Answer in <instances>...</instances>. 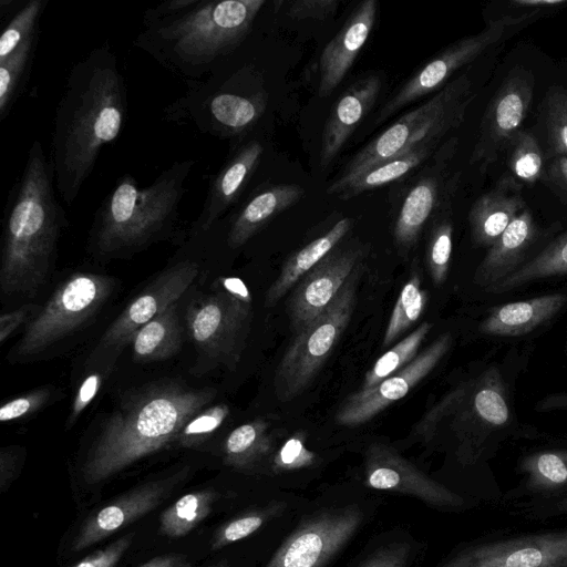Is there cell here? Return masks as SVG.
Here are the masks:
<instances>
[{"label": "cell", "instance_id": "1", "mask_svg": "<svg viewBox=\"0 0 567 567\" xmlns=\"http://www.w3.org/2000/svg\"><path fill=\"white\" fill-rule=\"evenodd\" d=\"M127 110L125 78L105 41L71 68L55 109L50 162L65 205L74 203L103 148L121 135Z\"/></svg>", "mask_w": 567, "mask_h": 567}, {"label": "cell", "instance_id": "2", "mask_svg": "<svg viewBox=\"0 0 567 567\" xmlns=\"http://www.w3.org/2000/svg\"><path fill=\"white\" fill-rule=\"evenodd\" d=\"M50 157L32 141L3 208L0 288L3 296H33L56 255L65 210L56 196Z\"/></svg>", "mask_w": 567, "mask_h": 567}, {"label": "cell", "instance_id": "3", "mask_svg": "<svg viewBox=\"0 0 567 567\" xmlns=\"http://www.w3.org/2000/svg\"><path fill=\"white\" fill-rule=\"evenodd\" d=\"M215 396L214 389H189L175 382L127 395L102 423L82 465L84 482L101 483L177 441L187 421Z\"/></svg>", "mask_w": 567, "mask_h": 567}, {"label": "cell", "instance_id": "4", "mask_svg": "<svg viewBox=\"0 0 567 567\" xmlns=\"http://www.w3.org/2000/svg\"><path fill=\"white\" fill-rule=\"evenodd\" d=\"M265 0H196L185 11L145 25L133 45L184 81L200 80L252 33Z\"/></svg>", "mask_w": 567, "mask_h": 567}, {"label": "cell", "instance_id": "5", "mask_svg": "<svg viewBox=\"0 0 567 567\" xmlns=\"http://www.w3.org/2000/svg\"><path fill=\"white\" fill-rule=\"evenodd\" d=\"M196 162L175 161L147 186L121 175L95 210L89 247L100 257L132 254L176 230L186 182Z\"/></svg>", "mask_w": 567, "mask_h": 567}, {"label": "cell", "instance_id": "6", "mask_svg": "<svg viewBox=\"0 0 567 567\" xmlns=\"http://www.w3.org/2000/svg\"><path fill=\"white\" fill-rule=\"evenodd\" d=\"M185 84V93L163 109V117L219 140L233 141L252 132L268 105L260 71L239 60L238 48L203 79Z\"/></svg>", "mask_w": 567, "mask_h": 567}, {"label": "cell", "instance_id": "7", "mask_svg": "<svg viewBox=\"0 0 567 567\" xmlns=\"http://www.w3.org/2000/svg\"><path fill=\"white\" fill-rule=\"evenodd\" d=\"M475 99L472 79L462 73L433 96L398 118L358 151L327 192L336 189L367 168L393 158L426 141H442L460 127Z\"/></svg>", "mask_w": 567, "mask_h": 567}, {"label": "cell", "instance_id": "8", "mask_svg": "<svg viewBox=\"0 0 567 567\" xmlns=\"http://www.w3.org/2000/svg\"><path fill=\"white\" fill-rule=\"evenodd\" d=\"M362 270L363 262L333 302L297 333L287 348L274 378L275 393L280 402L293 400L310 385L343 336L352 318Z\"/></svg>", "mask_w": 567, "mask_h": 567}, {"label": "cell", "instance_id": "9", "mask_svg": "<svg viewBox=\"0 0 567 567\" xmlns=\"http://www.w3.org/2000/svg\"><path fill=\"white\" fill-rule=\"evenodd\" d=\"M113 287L112 277L96 272L80 271L66 278L27 326L12 350L13 359L37 355L80 329L105 303Z\"/></svg>", "mask_w": 567, "mask_h": 567}, {"label": "cell", "instance_id": "10", "mask_svg": "<svg viewBox=\"0 0 567 567\" xmlns=\"http://www.w3.org/2000/svg\"><path fill=\"white\" fill-rule=\"evenodd\" d=\"M548 13L550 11L544 10L508 13L491 20L481 32L452 43L423 64L382 104L374 124H382L406 105L440 91L456 71L473 62L488 48Z\"/></svg>", "mask_w": 567, "mask_h": 567}, {"label": "cell", "instance_id": "11", "mask_svg": "<svg viewBox=\"0 0 567 567\" xmlns=\"http://www.w3.org/2000/svg\"><path fill=\"white\" fill-rule=\"evenodd\" d=\"M252 320L251 299L237 278H226L215 292L193 301L187 327L196 346L208 357L234 365Z\"/></svg>", "mask_w": 567, "mask_h": 567}, {"label": "cell", "instance_id": "12", "mask_svg": "<svg viewBox=\"0 0 567 567\" xmlns=\"http://www.w3.org/2000/svg\"><path fill=\"white\" fill-rule=\"evenodd\" d=\"M49 0H0V121L29 83Z\"/></svg>", "mask_w": 567, "mask_h": 567}, {"label": "cell", "instance_id": "13", "mask_svg": "<svg viewBox=\"0 0 567 567\" xmlns=\"http://www.w3.org/2000/svg\"><path fill=\"white\" fill-rule=\"evenodd\" d=\"M534 90L535 78L530 70L516 65L508 72L483 114L470 164L485 172L507 151L523 131Z\"/></svg>", "mask_w": 567, "mask_h": 567}, {"label": "cell", "instance_id": "14", "mask_svg": "<svg viewBox=\"0 0 567 567\" xmlns=\"http://www.w3.org/2000/svg\"><path fill=\"white\" fill-rule=\"evenodd\" d=\"M457 137L444 143L435 161L413 183L403 197L393 221V239L398 250L406 255L417 243L425 225L452 204L457 189L460 172L451 173Z\"/></svg>", "mask_w": 567, "mask_h": 567}, {"label": "cell", "instance_id": "15", "mask_svg": "<svg viewBox=\"0 0 567 567\" xmlns=\"http://www.w3.org/2000/svg\"><path fill=\"white\" fill-rule=\"evenodd\" d=\"M364 514L357 506L326 509L301 524L265 567H322L352 538Z\"/></svg>", "mask_w": 567, "mask_h": 567}, {"label": "cell", "instance_id": "16", "mask_svg": "<svg viewBox=\"0 0 567 567\" xmlns=\"http://www.w3.org/2000/svg\"><path fill=\"white\" fill-rule=\"evenodd\" d=\"M198 272L199 264L192 257L181 259L162 271L105 330L93 355L118 352L132 341L138 329L176 303Z\"/></svg>", "mask_w": 567, "mask_h": 567}, {"label": "cell", "instance_id": "17", "mask_svg": "<svg viewBox=\"0 0 567 567\" xmlns=\"http://www.w3.org/2000/svg\"><path fill=\"white\" fill-rule=\"evenodd\" d=\"M442 567H567V528L468 546Z\"/></svg>", "mask_w": 567, "mask_h": 567}, {"label": "cell", "instance_id": "18", "mask_svg": "<svg viewBox=\"0 0 567 567\" xmlns=\"http://www.w3.org/2000/svg\"><path fill=\"white\" fill-rule=\"evenodd\" d=\"M364 252L360 245L334 249L299 280L287 302L290 326L296 334L333 302L363 262Z\"/></svg>", "mask_w": 567, "mask_h": 567}, {"label": "cell", "instance_id": "19", "mask_svg": "<svg viewBox=\"0 0 567 567\" xmlns=\"http://www.w3.org/2000/svg\"><path fill=\"white\" fill-rule=\"evenodd\" d=\"M250 134L230 141V152L210 177L203 207L189 234L209 230L247 195L265 154L262 142Z\"/></svg>", "mask_w": 567, "mask_h": 567}, {"label": "cell", "instance_id": "20", "mask_svg": "<svg viewBox=\"0 0 567 567\" xmlns=\"http://www.w3.org/2000/svg\"><path fill=\"white\" fill-rule=\"evenodd\" d=\"M451 346V334L444 333L394 374L369 390H359L350 394L338 409L336 422L343 426H357L369 422L405 396L437 365Z\"/></svg>", "mask_w": 567, "mask_h": 567}, {"label": "cell", "instance_id": "21", "mask_svg": "<svg viewBox=\"0 0 567 567\" xmlns=\"http://www.w3.org/2000/svg\"><path fill=\"white\" fill-rule=\"evenodd\" d=\"M364 478L372 488L409 495L437 509L455 511L465 505L458 494L432 480L393 447L382 443H373L367 449Z\"/></svg>", "mask_w": 567, "mask_h": 567}, {"label": "cell", "instance_id": "22", "mask_svg": "<svg viewBox=\"0 0 567 567\" xmlns=\"http://www.w3.org/2000/svg\"><path fill=\"white\" fill-rule=\"evenodd\" d=\"M187 468L146 482L91 515L74 538L72 549L83 550L155 509L185 477Z\"/></svg>", "mask_w": 567, "mask_h": 567}, {"label": "cell", "instance_id": "23", "mask_svg": "<svg viewBox=\"0 0 567 567\" xmlns=\"http://www.w3.org/2000/svg\"><path fill=\"white\" fill-rule=\"evenodd\" d=\"M303 195V188L297 184L258 188L246 195L214 225L225 230L226 246L229 249H238L259 234L275 217L295 206Z\"/></svg>", "mask_w": 567, "mask_h": 567}, {"label": "cell", "instance_id": "24", "mask_svg": "<svg viewBox=\"0 0 567 567\" xmlns=\"http://www.w3.org/2000/svg\"><path fill=\"white\" fill-rule=\"evenodd\" d=\"M378 3L364 0L357 4L319 58L320 97L329 96L342 82L368 41L377 20Z\"/></svg>", "mask_w": 567, "mask_h": 567}, {"label": "cell", "instance_id": "25", "mask_svg": "<svg viewBox=\"0 0 567 567\" xmlns=\"http://www.w3.org/2000/svg\"><path fill=\"white\" fill-rule=\"evenodd\" d=\"M381 79L368 75L351 84L334 102L326 121L320 145V167H328L358 125L374 106L381 92Z\"/></svg>", "mask_w": 567, "mask_h": 567}, {"label": "cell", "instance_id": "26", "mask_svg": "<svg viewBox=\"0 0 567 567\" xmlns=\"http://www.w3.org/2000/svg\"><path fill=\"white\" fill-rule=\"evenodd\" d=\"M525 208L523 185L511 175L502 176L492 189L473 203L468 212L473 243L489 248Z\"/></svg>", "mask_w": 567, "mask_h": 567}, {"label": "cell", "instance_id": "27", "mask_svg": "<svg viewBox=\"0 0 567 567\" xmlns=\"http://www.w3.org/2000/svg\"><path fill=\"white\" fill-rule=\"evenodd\" d=\"M538 236L532 212L525 208L488 248L474 281L489 288L517 270Z\"/></svg>", "mask_w": 567, "mask_h": 567}, {"label": "cell", "instance_id": "28", "mask_svg": "<svg viewBox=\"0 0 567 567\" xmlns=\"http://www.w3.org/2000/svg\"><path fill=\"white\" fill-rule=\"evenodd\" d=\"M567 301L565 293H549L493 307L480 324L488 336L526 334L554 318Z\"/></svg>", "mask_w": 567, "mask_h": 567}, {"label": "cell", "instance_id": "29", "mask_svg": "<svg viewBox=\"0 0 567 567\" xmlns=\"http://www.w3.org/2000/svg\"><path fill=\"white\" fill-rule=\"evenodd\" d=\"M354 220L344 217L324 234L291 255L266 292V307L275 306L299 280L329 255L352 229Z\"/></svg>", "mask_w": 567, "mask_h": 567}, {"label": "cell", "instance_id": "30", "mask_svg": "<svg viewBox=\"0 0 567 567\" xmlns=\"http://www.w3.org/2000/svg\"><path fill=\"white\" fill-rule=\"evenodd\" d=\"M440 142L432 140L420 143L401 155L367 168L342 186L327 193L330 196L347 200L402 179L429 159L439 147Z\"/></svg>", "mask_w": 567, "mask_h": 567}, {"label": "cell", "instance_id": "31", "mask_svg": "<svg viewBox=\"0 0 567 567\" xmlns=\"http://www.w3.org/2000/svg\"><path fill=\"white\" fill-rule=\"evenodd\" d=\"M470 404L465 409V416L473 420L472 424L489 431L507 425L511 411L496 369L484 372L470 385Z\"/></svg>", "mask_w": 567, "mask_h": 567}, {"label": "cell", "instance_id": "32", "mask_svg": "<svg viewBox=\"0 0 567 567\" xmlns=\"http://www.w3.org/2000/svg\"><path fill=\"white\" fill-rule=\"evenodd\" d=\"M182 346V328L176 303L136 331L132 339L134 358L138 361H158L175 354Z\"/></svg>", "mask_w": 567, "mask_h": 567}, {"label": "cell", "instance_id": "33", "mask_svg": "<svg viewBox=\"0 0 567 567\" xmlns=\"http://www.w3.org/2000/svg\"><path fill=\"white\" fill-rule=\"evenodd\" d=\"M567 274V231L525 261L517 270L486 290L509 291L532 281Z\"/></svg>", "mask_w": 567, "mask_h": 567}, {"label": "cell", "instance_id": "34", "mask_svg": "<svg viewBox=\"0 0 567 567\" xmlns=\"http://www.w3.org/2000/svg\"><path fill=\"white\" fill-rule=\"evenodd\" d=\"M271 449L269 423L264 419H255L229 433L224 445V460L235 468H248L266 457Z\"/></svg>", "mask_w": 567, "mask_h": 567}, {"label": "cell", "instance_id": "35", "mask_svg": "<svg viewBox=\"0 0 567 567\" xmlns=\"http://www.w3.org/2000/svg\"><path fill=\"white\" fill-rule=\"evenodd\" d=\"M218 497L210 488L183 495L162 513L159 533L171 538L187 535L210 514Z\"/></svg>", "mask_w": 567, "mask_h": 567}, {"label": "cell", "instance_id": "36", "mask_svg": "<svg viewBox=\"0 0 567 567\" xmlns=\"http://www.w3.org/2000/svg\"><path fill=\"white\" fill-rule=\"evenodd\" d=\"M526 487L535 493H550L567 487V450L540 451L520 462Z\"/></svg>", "mask_w": 567, "mask_h": 567}, {"label": "cell", "instance_id": "37", "mask_svg": "<svg viewBox=\"0 0 567 567\" xmlns=\"http://www.w3.org/2000/svg\"><path fill=\"white\" fill-rule=\"evenodd\" d=\"M410 278L403 286L392 310L383 337V347L391 344L405 332L421 316L427 302V292L421 289V274L417 264L411 269Z\"/></svg>", "mask_w": 567, "mask_h": 567}, {"label": "cell", "instance_id": "38", "mask_svg": "<svg viewBox=\"0 0 567 567\" xmlns=\"http://www.w3.org/2000/svg\"><path fill=\"white\" fill-rule=\"evenodd\" d=\"M511 176L520 185H534L544 181L546 163L544 152L535 135L523 130L507 148Z\"/></svg>", "mask_w": 567, "mask_h": 567}, {"label": "cell", "instance_id": "39", "mask_svg": "<svg viewBox=\"0 0 567 567\" xmlns=\"http://www.w3.org/2000/svg\"><path fill=\"white\" fill-rule=\"evenodd\" d=\"M431 328V323L422 322L409 336L381 355L365 373L360 390H369L375 386L378 383L409 364L415 358L421 343Z\"/></svg>", "mask_w": 567, "mask_h": 567}, {"label": "cell", "instance_id": "40", "mask_svg": "<svg viewBox=\"0 0 567 567\" xmlns=\"http://www.w3.org/2000/svg\"><path fill=\"white\" fill-rule=\"evenodd\" d=\"M452 204L433 219L426 246V264L434 285L441 286L449 272L453 247Z\"/></svg>", "mask_w": 567, "mask_h": 567}, {"label": "cell", "instance_id": "41", "mask_svg": "<svg viewBox=\"0 0 567 567\" xmlns=\"http://www.w3.org/2000/svg\"><path fill=\"white\" fill-rule=\"evenodd\" d=\"M542 106L551 156H567V91L563 86L549 87Z\"/></svg>", "mask_w": 567, "mask_h": 567}, {"label": "cell", "instance_id": "42", "mask_svg": "<svg viewBox=\"0 0 567 567\" xmlns=\"http://www.w3.org/2000/svg\"><path fill=\"white\" fill-rule=\"evenodd\" d=\"M281 504H275L240 515L218 528L212 539V549L218 550L229 544L248 537L258 530L269 518L280 512Z\"/></svg>", "mask_w": 567, "mask_h": 567}, {"label": "cell", "instance_id": "43", "mask_svg": "<svg viewBox=\"0 0 567 567\" xmlns=\"http://www.w3.org/2000/svg\"><path fill=\"white\" fill-rule=\"evenodd\" d=\"M226 404L207 406L192 416L182 429L177 443L183 447H195L206 441L226 420Z\"/></svg>", "mask_w": 567, "mask_h": 567}, {"label": "cell", "instance_id": "44", "mask_svg": "<svg viewBox=\"0 0 567 567\" xmlns=\"http://www.w3.org/2000/svg\"><path fill=\"white\" fill-rule=\"evenodd\" d=\"M317 454L306 446V433H293L272 455L271 470L276 473L311 466Z\"/></svg>", "mask_w": 567, "mask_h": 567}, {"label": "cell", "instance_id": "45", "mask_svg": "<svg viewBox=\"0 0 567 567\" xmlns=\"http://www.w3.org/2000/svg\"><path fill=\"white\" fill-rule=\"evenodd\" d=\"M50 395L49 388H40L6 402L0 408V421L20 420L37 412L49 401Z\"/></svg>", "mask_w": 567, "mask_h": 567}, {"label": "cell", "instance_id": "46", "mask_svg": "<svg viewBox=\"0 0 567 567\" xmlns=\"http://www.w3.org/2000/svg\"><path fill=\"white\" fill-rule=\"evenodd\" d=\"M412 553L405 542H392L374 550L359 567H406Z\"/></svg>", "mask_w": 567, "mask_h": 567}, {"label": "cell", "instance_id": "47", "mask_svg": "<svg viewBox=\"0 0 567 567\" xmlns=\"http://www.w3.org/2000/svg\"><path fill=\"white\" fill-rule=\"evenodd\" d=\"M133 542V535H125L109 546L99 549L83 558L72 567H116L121 558L130 548Z\"/></svg>", "mask_w": 567, "mask_h": 567}, {"label": "cell", "instance_id": "48", "mask_svg": "<svg viewBox=\"0 0 567 567\" xmlns=\"http://www.w3.org/2000/svg\"><path fill=\"white\" fill-rule=\"evenodd\" d=\"M338 6V0H296L289 4L287 14L297 20H326L337 12Z\"/></svg>", "mask_w": 567, "mask_h": 567}, {"label": "cell", "instance_id": "49", "mask_svg": "<svg viewBox=\"0 0 567 567\" xmlns=\"http://www.w3.org/2000/svg\"><path fill=\"white\" fill-rule=\"evenodd\" d=\"M103 373L100 370L91 372L81 383L68 417V425L72 426L85 408L92 402L102 384Z\"/></svg>", "mask_w": 567, "mask_h": 567}, {"label": "cell", "instance_id": "50", "mask_svg": "<svg viewBox=\"0 0 567 567\" xmlns=\"http://www.w3.org/2000/svg\"><path fill=\"white\" fill-rule=\"evenodd\" d=\"M567 205V156H551L544 179Z\"/></svg>", "mask_w": 567, "mask_h": 567}, {"label": "cell", "instance_id": "51", "mask_svg": "<svg viewBox=\"0 0 567 567\" xmlns=\"http://www.w3.org/2000/svg\"><path fill=\"white\" fill-rule=\"evenodd\" d=\"M33 305H24L10 312L3 313L0 318V342L4 341L20 327L33 312Z\"/></svg>", "mask_w": 567, "mask_h": 567}, {"label": "cell", "instance_id": "52", "mask_svg": "<svg viewBox=\"0 0 567 567\" xmlns=\"http://www.w3.org/2000/svg\"><path fill=\"white\" fill-rule=\"evenodd\" d=\"M511 3L517 9H525L526 11H553L567 7V0H512Z\"/></svg>", "mask_w": 567, "mask_h": 567}, {"label": "cell", "instance_id": "53", "mask_svg": "<svg viewBox=\"0 0 567 567\" xmlns=\"http://www.w3.org/2000/svg\"><path fill=\"white\" fill-rule=\"evenodd\" d=\"M140 567H192L187 556L172 553L156 556Z\"/></svg>", "mask_w": 567, "mask_h": 567}, {"label": "cell", "instance_id": "54", "mask_svg": "<svg viewBox=\"0 0 567 567\" xmlns=\"http://www.w3.org/2000/svg\"><path fill=\"white\" fill-rule=\"evenodd\" d=\"M16 455L11 451L2 450L0 453V487L3 491L10 483L16 468Z\"/></svg>", "mask_w": 567, "mask_h": 567}, {"label": "cell", "instance_id": "55", "mask_svg": "<svg viewBox=\"0 0 567 567\" xmlns=\"http://www.w3.org/2000/svg\"><path fill=\"white\" fill-rule=\"evenodd\" d=\"M540 410L567 409V393L546 396L538 403Z\"/></svg>", "mask_w": 567, "mask_h": 567}, {"label": "cell", "instance_id": "56", "mask_svg": "<svg viewBox=\"0 0 567 567\" xmlns=\"http://www.w3.org/2000/svg\"><path fill=\"white\" fill-rule=\"evenodd\" d=\"M558 512L567 513V496L560 499L556 505Z\"/></svg>", "mask_w": 567, "mask_h": 567}, {"label": "cell", "instance_id": "57", "mask_svg": "<svg viewBox=\"0 0 567 567\" xmlns=\"http://www.w3.org/2000/svg\"><path fill=\"white\" fill-rule=\"evenodd\" d=\"M208 567H230L227 561H218L214 565H210Z\"/></svg>", "mask_w": 567, "mask_h": 567}]
</instances>
